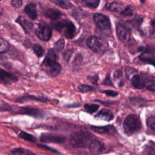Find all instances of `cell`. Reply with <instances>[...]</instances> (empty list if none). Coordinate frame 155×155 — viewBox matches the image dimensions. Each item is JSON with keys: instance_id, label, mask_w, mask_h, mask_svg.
<instances>
[{"instance_id": "cell-41", "label": "cell", "mask_w": 155, "mask_h": 155, "mask_svg": "<svg viewBox=\"0 0 155 155\" xmlns=\"http://www.w3.org/2000/svg\"><path fill=\"white\" fill-rule=\"evenodd\" d=\"M104 85H110V86H113V82L110 79V74H107V76L105 77V78L104 79V81L102 83Z\"/></svg>"}, {"instance_id": "cell-45", "label": "cell", "mask_w": 155, "mask_h": 155, "mask_svg": "<svg viewBox=\"0 0 155 155\" xmlns=\"http://www.w3.org/2000/svg\"><path fill=\"white\" fill-rule=\"evenodd\" d=\"M151 25H152L153 27H155V19H153V20L151 21Z\"/></svg>"}, {"instance_id": "cell-39", "label": "cell", "mask_w": 155, "mask_h": 155, "mask_svg": "<svg viewBox=\"0 0 155 155\" xmlns=\"http://www.w3.org/2000/svg\"><path fill=\"white\" fill-rule=\"evenodd\" d=\"M87 79L93 85H97L99 77L97 74H94V75H92V76L90 75L87 77Z\"/></svg>"}, {"instance_id": "cell-9", "label": "cell", "mask_w": 155, "mask_h": 155, "mask_svg": "<svg viewBox=\"0 0 155 155\" xmlns=\"http://www.w3.org/2000/svg\"><path fill=\"white\" fill-rule=\"evenodd\" d=\"M91 129L95 133L100 134H107L113 136L116 133V130L113 125H106L103 127L91 126Z\"/></svg>"}, {"instance_id": "cell-21", "label": "cell", "mask_w": 155, "mask_h": 155, "mask_svg": "<svg viewBox=\"0 0 155 155\" xmlns=\"http://www.w3.org/2000/svg\"><path fill=\"white\" fill-rule=\"evenodd\" d=\"M105 8L111 12H119L120 13L122 11V10L124 8L123 4H122L120 2L114 1L112 2H108L106 4Z\"/></svg>"}, {"instance_id": "cell-6", "label": "cell", "mask_w": 155, "mask_h": 155, "mask_svg": "<svg viewBox=\"0 0 155 155\" xmlns=\"http://www.w3.org/2000/svg\"><path fill=\"white\" fill-rule=\"evenodd\" d=\"M39 139L41 142L44 143H62L65 141V137L64 136L50 133H44L41 134Z\"/></svg>"}, {"instance_id": "cell-36", "label": "cell", "mask_w": 155, "mask_h": 155, "mask_svg": "<svg viewBox=\"0 0 155 155\" xmlns=\"http://www.w3.org/2000/svg\"><path fill=\"white\" fill-rule=\"evenodd\" d=\"M148 127L155 133V116H150L147 120Z\"/></svg>"}, {"instance_id": "cell-23", "label": "cell", "mask_w": 155, "mask_h": 155, "mask_svg": "<svg viewBox=\"0 0 155 155\" xmlns=\"http://www.w3.org/2000/svg\"><path fill=\"white\" fill-rule=\"evenodd\" d=\"M142 20L143 18L142 17L136 16L133 19L127 21L124 24L130 29V28H136L140 25Z\"/></svg>"}, {"instance_id": "cell-8", "label": "cell", "mask_w": 155, "mask_h": 155, "mask_svg": "<svg viewBox=\"0 0 155 155\" xmlns=\"http://www.w3.org/2000/svg\"><path fill=\"white\" fill-rule=\"evenodd\" d=\"M35 34L40 40L47 42L49 41L51 37L52 30L48 26L39 25L35 30Z\"/></svg>"}, {"instance_id": "cell-37", "label": "cell", "mask_w": 155, "mask_h": 155, "mask_svg": "<svg viewBox=\"0 0 155 155\" xmlns=\"http://www.w3.org/2000/svg\"><path fill=\"white\" fill-rule=\"evenodd\" d=\"M65 45V41L64 39H59L54 43V48L58 51H61L63 50Z\"/></svg>"}, {"instance_id": "cell-44", "label": "cell", "mask_w": 155, "mask_h": 155, "mask_svg": "<svg viewBox=\"0 0 155 155\" xmlns=\"http://www.w3.org/2000/svg\"><path fill=\"white\" fill-rule=\"evenodd\" d=\"M114 78H119L122 76V70L121 69H119L116 70L114 73Z\"/></svg>"}, {"instance_id": "cell-3", "label": "cell", "mask_w": 155, "mask_h": 155, "mask_svg": "<svg viewBox=\"0 0 155 155\" xmlns=\"http://www.w3.org/2000/svg\"><path fill=\"white\" fill-rule=\"evenodd\" d=\"M86 44L90 49L97 53H103L107 48V44L104 41L96 36H91L88 38Z\"/></svg>"}, {"instance_id": "cell-20", "label": "cell", "mask_w": 155, "mask_h": 155, "mask_svg": "<svg viewBox=\"0 0 155 155\" xmlns=\"http://www.w3.org/2000/svg\"><path fill=\"white\" fill-rule=\"evenodd\" d=\"M139 59L144 63L151 64L155 67V56L154 54L142 53L139 57Z\"/></svg>"}, {"instance_id": "cell-25", "label": "cell", "mask_w": 155, "mask_h": 155, "mask_svg": "<svg viewBox=\"0 0 155 155\" xmlns=\"http://www.w3.org/2000/svg\"><path fill=\"white\" fill-rule=\"evenodd\" d=\"M51 2L64 9H69L73 4L68 0H50Z\"/></svg>"}, {"instance_id": "cell-10", "label": "cell", "mask_w": 155, "mask_h": 155, "mask_svg": "<svg viewBox=\"0 0 155 155\" xmlns=\"http://www.w3.org/2000/svg\"><path fill=\"white\" fill-rule=\"evenodd\" d=\"M18 81V78L15 75L5 70L0 69V82L4 84H10Z\"/></svg>"}, {"instance_id": "cell-2", "label": "cell", "mask_w": 155, "mask_h": 155, "mask_svg": "<svg viewBox=\"0 0 155 155\" xmlns=\"http://www.w3.org/2000/svg\"><path fill=\"white\" fill-rule=\"evenodd\" d=\"M123 128L125 133L128 136H130L139 131L141 128L139 117L134 114L128 115L124 121Z\"/></svg>"}, {"instance_id": "cell-42", "label": "cell", "mask_w": 155, "mask_h": 155, "mask_svg": "<svg viewBox=\"0 0 155 155\" xmlns=\"http://www.w3.org/2000/svg\"><path fill=\"white\" fill-rule=\"evenodd\" d=\"M12 5L15 8H19L22 5V0H12Z\"/></svg>"}, {"instance_id": "cell-16", "label": "cell", "mask_w": 155, "mask_h": 155, "mask_svg": "<svg viewBox=\"0 0 155 155\" xmlns=\"http://www.w3.org/2000/svg\"><path fill=\"white\" fill-rule=\"evenodd\" d=\"M76 34V29L74 24L71 22L67 21L64 27V35L67 39H71L75 36Z\"/></svg>"}, {"instance_id": "cell-33", "label": "cell", "mask_w": 155, "mask_h": 155, "mask_svg": "<svg viewBox=\"0 0 155 155\" xmlns=\"http://www.w3.org/2000/svg\"><path fill=\"white\" fill-rule=\"evenodd\" d=\"M34 53H35V54L38 57V58H41L43 56L44 53V48L42 47V46L39 44H36L33 45V47Z\"/></svg>"}, {"instance_id": "cell-14", "label": "cell", "mask_w": 155, "mask_h": 155, "mask_svg": "<svg viewBox=\"0 0 155 155\" xmlns=\"http://www.w3.org/2000/svg\"><path fill=\"white\" fill-rule=\"evenodd\" d=\"M132 85L137 89H143L146 85V79L142 75L134 74L131 79Z\"/></svg>"}, {"instance_id": "cell-1", "label": "cell", "mask_w": 155, "mask_h": 155, "mask_svg": "<svg viewBox=\"0 0 155 155\" xmlns=\"http://www.w3.org/2000/svg\"><path fill=\"white\" fill-rule=\"evenodd\" d=\"M92 135L88 132L83 131H75L70 135L69 142L74 147L85 148L92 140Z\"/></svg>"}, {"instance_id": "cell-11", "label": "cell", "mask_w": 155, "mask_h": 155, "mask_svg": "<svg viewBox=\"0 0 155 155\" xmlns=\"http://www.w3.org/2000/svg\"><path fill=\"white\" fill-rule=\"evenodd\" d=\"M90 152L93 155H98L102 153L105 149L103 143L97 140H92L88 145Z\"/></svg>"}, {"instance_id": "cell-15", "label": "cell", "mask_w": 155, "mask_h": 155, "mask_svg": "<svg viewBox=\"0 0 155 155\" xmlns=\"http://www.w3.org/2000/svg\"><path fill=\"white\" fill-rule=\"evenodd\" d=\"M16 22L22 27L25 33L27 34L29 33L33 28V24L22 16H18L16 19Z\"/></svg>"}, {"instance_id": "cell-27", "label": "cell", "mask_w": 155, "mask_h": 155, "mask_svg": "<svg viewBox=\"0 0 155 155\" xmlns=\"http://www.w3.org/2000/svg\"><path fill=\"white\" fill-rule=\"evenodd\" d=\"M146 79V85L145 87L147 90L155 92V77L151 76L145 78Z\"/></svg>"}, {"instance_id": "cell-24", "label": "cell", "mask_w": 155, "mask_h": 155, "mask_svg": "<svg viewBox=\"0 0 155 155\" xmlns=\"http://www.w3.org/2000/svg\"><path fill=\"white\" fill-rule=\"evenodd\" d=\"M11 153L13 155H36L34 152L31 151L30 150H28L21 147L13 148L11 150Z\"/></svg>"}, {"instance_id": "cell-22", "label": "cell", "mask_w": 155, "mask_h": 155, "mask_svg": "<svg viewBox=\"0 0 155 155\" xmlns=\"http://www.w3.org/2000/svg\"><path fill=\"white\" fill-rule=\"evenodd\" d=\"M35 101L38 102H47V99L43 97H37L35 96H32V95H27V96H24L20 97L18 98L16 100V102H24L26 101Z\"/></svg>"}, {"instance_id": "cell-28", "label": "cell", "mask_w": 155, "mask_h": 155, "mask_svg": "<svg viewBox=\"0 0 155 155\" xmlns=\"http://www.w3.org/2000/svg\"><path fill=\"white\" fill-rule=\"evenodd\" d=\"M19 137L20 138H21L22 139H24L25 140L27 141H29V142H35L37 140L36 138L33 136L31 134H29L27 132L25 131H21L19 134Z\"/></svg>"}, {"instance_id": "cell-4", "label": "cell", "mask_w": 155, "mask_h": 155, "mask_svg": "<svg viewBox=\"0 0 155 155\" xmlns=\"http://www.w3.org/2000/svg\"><path fill=\"white\" fill-rule=\"evenodd\" d=\"M116 34L118 39L124 44H128L131 41L130 29L124 24L119 23L116 27Z\"/></svg>"}, {"instance_id": "cell-18", "label": "cell", "mask_w": 155, "mask_h": 155, "mask_svg": "<svg viewBox=\"0 0 155 155\" xmlns=\"http://www.w3.org/2000/svg\"><path fill=\"white\" fill-rule=\"evenodd\" d=\"M44 15L47 18L51 19L53 21H56L58 20L62 16V14L61 12L58 9L47 8L44 11Z\"/></svg>"}, {"instance_id": "cell-7", "label": "cell", "mask_w": 155, "mask_h": 155, "mask_svg": "<svg viewBox=\"0 0 155 155\" xmlns=\"http://www.w3.org/2000/svg\"><path fill=\"white\" fill-rule=\"evenodd\" d=\"M16 113L20 114H26L30 116H33L35 118H44L45 114L40 109L31 107H20L16 111Z\"/></svg>"}, {"instance_id": "cell-31", "label": "cell", "mask_w": 155, "mask_h": 155, "mask_svg": "<svg viewBox=\"0 0 155 155\" xmlns=\"http://www.w3.org/2000/svg\"><path fill=\"white\" fill-rule=\"evenodd\" d=\"M99 108V105L95 104H86L84 105L85 110L89 113L96 112Z\"/></svg>"}, {"instance_id": "cell-26", "label": "cell", "mask_w": 155, "mask_h": 155, "mask_svg": "<svg viewBox=\"0 0 155 155\" xmlns=\"http://www.w3.org/2000/svg\"><path fill=\"white\" fill-rule=\"evenodd\" d=\"M66 22H67L66 20H61V21L56 20V21L51 22V25L54 29H55L59 32H61L63 30V29H64V27L66 24Z\"/></svg>"}, {"instance_id": "cell-12", "label": "cell", "mask_w": 155, "mask_h": 155, "mask_svg": "<svg viewBox=\"0 0 155 155\" xmlns=\"http://www.w3.org/2000/svg\"><path fill=\"white\" fill-rule=\"evenodd\" d=\"M57 62V55L53 49H49L42 63V67H45Z\"/></svg>"}, {"instance_id": "cell-32", "label": "cell", "mask_w": 155, "mask_h": 155, "mask_svg": "<svg viewBox=\"0 0 155 155\" xmlns=\"http://www.w3.org/2000/svg\"><path fill=\"white\" fill-rule=\"evenodd\" d=\"M145 152L146 153V155H155V143L150 142L148 145H147Z\"/></svg>"}, {"instance_id": "cell-34", "label": "cell", "mask_w": 155, "mask_h": 155, "mask_svg": "<svg viewBox=\"0 0 155 155\" xmlns=\"http://www.w3.org/2000/svg\"><path fill=\"white\" fill-rule=\"evenodd\" d=\"M120 13L124 16H131L133 15V9L131 5H128L126 7H124Z\"/></svg>"}, {"instance_id": "cell-17", "label": "cell", "mask_w": 155, "mask_h": 155, "mask_svg": "<svg viewBox=\"0 0 155 155\" xmlns=\"http://www.w3.org/2000/svg\"><path fill=\"white\" fill-rule=\"evenodd\" d=\"M24 12L26 13V15L32 20H35L38 18L36 5L33 2L27 4L25 7Z\"/></svg>"}, {"instance_id": "cell-43", "label": "cell", "mask_w": 155, "mask_h": 155, "mask_svg": "<svg viewBox=\"0 0 155 155\" xmlns=\"http://www.w3.org/2000/svg\"><path fill=\"white\" fill-rule=\"evenodd\" d=\"M73 53V51L72 50H67L65 53H64V59L66 60V61H68L71 54Z\"/></svg>"}, {"instance_id": "cell-5", "label": "cell", "mask_w": 155, "mask_h": 155, "mask_svg": "<svg viewBox=\"0 0 155 155\" xmlns=\"http://www.w3.org/2000/svg\"><path fill=\"white\" fill-rule=\"evenodd\" d=\"M93 19L95 24L101 30H108L111 28V24L109 18L101 13H96L93 15Z\"/></svg>"}, {"instance_id": "cell-19", "label": "cell", "mask_w": 155, "mask_h": 155, "mask_svg": "<svg viewBox=\"0 0 155 155\" xmlns=\"http://www.w3.org/2000/svg\"><path fill=\"white\" fill-rule=\"evenodd\" d=\"M96 118L102 119L106 121H110L114 118V116L111 111L107 109L101 110L94 116Z\"/></svg>"}, {"instance_id": "cell-38", "label": "cell", "mask_w": 155, "mask_h": 155, "mask_svg": "<svg viewBox=\"0 0 155 155\" xmlns=\"http://www.w3.org/2000/svg\"><path fill=\"white\" fill-rule=\"evenodd\" d=\"M8 48V43L2 38H0V53L6 51Z\"/></svg>"}, {"instance_id": "cell-40", "label": "cell", "mask_w": 155, "mask_h": 155, "mask_svg": "<svg viewBox=\"0 0 155 155\" xmlns=\"http://www.w3.org/2000/svg\"><path fill=\"white\" fill-rule=\"evenodd\" d=\"M102 93H105L107 96H110V97H115L116 96L118 95V93L113 91V90H102L101 91Z\"/></svg>"}, {"instance_id": "cell-29", "label": "cell", "mask_w": 155, "mask_h": 155, "mask_svg": "<svg viewBox=\"0 0 155 155\" xmlns=\"http://www.w3.org/2000/svg\"><path fill=\"white\" fill-rule=\"evenodd\" d=\"M84 5L91 8H96L100 3V0H81Z\"/></svg>"}, {"instance_id": "cell-30", "label": "cell", "mask_w": 155, "mask_h": 155, "mask_svg": "<svg viewBox=\"0 0 155 155\" xmlns=\"http://www.w3.org/2000/svg\"><path fill=\"white\" fill-rule=\"evenodd\" d=\"M138 51H140L142 53H155V47L154 45H148L147 46H141L138 48Z\"/></svg>"}, {"instance_id": "cell-46", "label": "cell", "mask_w": 155, "mask_h": 155, "mask_svg": "<svg viewBox=\"0 0 155 155\" xmlns=\"http://www.w3.org/2000/svg\"><path fill=\"white\" fill-rule=\"evenodd\" d=\"M145 1V0H140V1H141L142 3H143V2Z\"/></svg>"}, {"instance_id": "cell-13", "label": "cell", "mask_w": 155, "mask_h": 155, "mask_svg": "<svg viewBox=\"0 0 155 155\" xmlns=\"http://www.w3.org/2000/svg\"><path fill=\"white\" fill-rule=\"evenodd\" d=\"M43 70L45 72L51 77H56L59 75L61 71V65L57 62L55 64L43 67Z\"/></svg>"}, {"instance_id": "cell-35", "label": "cell", "mask_w": 155, "mask_h": 155, "mask_svg": "<svg viewBox=\"0 0 155 155\" xmlns=\"http://www.w3.org/2000/svg\"><path fill=\"white\" fill-rule=\"evenodd\" d=\"M78 90L82 92V93H87L88 91H93L94 90V87L91 86V85H88L87 84H81L79 85L78 87Z\"/></svg>"}]
</instances>
